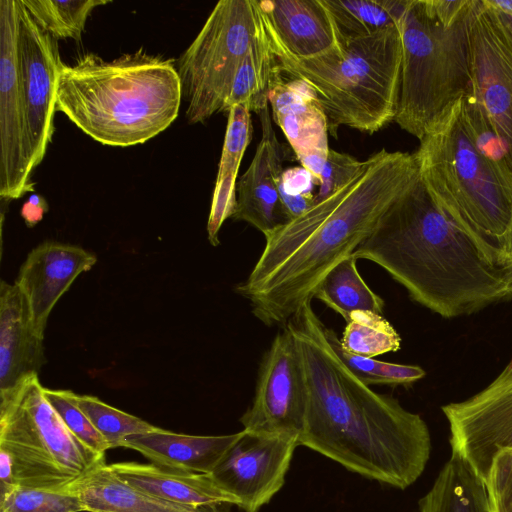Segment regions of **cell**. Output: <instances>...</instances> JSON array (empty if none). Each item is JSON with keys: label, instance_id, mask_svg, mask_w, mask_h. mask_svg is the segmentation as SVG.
Here are the masks:
<instances>
[{"label": "cell", "instance_id": "f35d334b", "mask_svg": "<svg viewBox=\"0 0 512 512\" xmlns=\"http://www.w3.org/2000/svg\"><path fill=\"white\" fill-rule=\"evenodd\" d=\"M494 9L512 16V0H485Z\"/></svg>", "mask_w": 512, "mask_h": 512}, {"label": "cell", "instance_id": "277c9868", "mask_svg": "<svg viewBox=\"0 0 512 512\" xmlns=\"http://www.w3.org/2000/svg\"><path fill=\"white\" fill-rule=\"evenodd\" d=\"M181 100L175 60L140 48L111 61L86 53L62 63L56 111L99 143L127 147L168 128Z\"/></svg>", "mask_w": 512, "mask_h": 512}, {"label": "cell", "instance_id": "44dd1931", "mask_svg": "<svg viewBox=\"0 0 512 512\" xmlns=\"http://www.w3.org/2000/svg\"><path fill=\"white\" fill-rule=\"evenodd\" d=\"M112 474L132 489L160 499L189 505H235L211 474L194 473L138 462L107 464Z\"/></svg>", "mask_w": 512, "mask_h": 512}, {"label": "cell", "instance_id": "6da1fadb", "mask_svg": "<svg viewBox=\"0 0 512 512\" xmlns=\"http://www.w3.org/2000/svg\"><path fill=\"white\" fill-rule=\"evenodd\" d=\"M286 326L297 344L308 394L299 446L368 479L402 490L412 485L430 457L426 422L351 373L311 301Z\"/></svg>", "mask_w": 512, "mask_h": 512}, {"label": "cell", "instance_id": "4fadbf2b", "mask_svg": "<svg viewBox=\"0 0 512 512\" xmlns=\"http://www.w3.org/2000/svg\"><path fill=\"white\" fill-rule=\"evenodd\" d=\"M298 437L240 431L210 473L244 512H258L283 487Z\"/></svg>", "mask_w": 512, "mask_h": 512}, {"label": "cell", "instance_id": "8d00e7d4", "mask_svg": "<svg viewBox=\"0 0 512 512\" xmlns=\"http://www.w3.org/2000/svg\"><path fill=\"white\" fill-rule=\"evenodd\" d=\"M48 209L49 205L45 198L37 193H32L23 203L20 214L27 227H34L43 219Z\"/></svg>", "mask_w": 512, "mask_h": 512}, {"label": "cell", "instance_id": "4dcf8cb0", "mask_svg": "<svg viewBox=\"0 0 512 512\" xmlns=\"http://www.w3.org/2000/svg\"><path fill=\"white\" fill-rule=\"evenodd\" d=\"M70 396L106 440L109 449L122 447L124 439L129 435L147 433L158 428L106 404L95 396L79 395L72 391Z\"/></svg>", "mask_w": 512, "mask_h": 512}, {"label": "cell", "instance_id": "5bb4252c", "mask_svg": "<svg viewBox=\"0 0 512 512\" xmlns=\"http://www.w3.org/2000/svg\"><path fill=\"white\" fill-rule=\"evenodd\" d=\"M470 92L506 147L512 164V32L485 0L469 30Z\"/></svg>", "mask_w": 512, "mask_h": 512}, {"label": "cell", "instance_id": "e0dca14e", "mask_svg": "<svg viewBox=\"0 0 512 512\" xmlns=\"http://www.w3.org/2000/svg\"><path fill=\"white\" fill-rule=\"evenodd\" d=\"M257 114L262 137L252 162L237 182V205L232 218L247 222L266 236L287 222L278 193L285 151L276 137L268 107Z\"/></svg>", "mask_w": 512, "mask_h": 512}, {"label": "cell", "instance_id": "9a60e30c", "mask_svg": "<svg viewBox=\"0 0 512 512\" xmlns=\"http://www.w3.org/2000/svg\"><path fill=\"white\" fill-rule=\"evenodd\" d=\"M18 59L26 113L28 158L42 162L54 132L56 93L62 65L57 39L42 30L18 0Z\"/></svg>", "mask_w": 512, "mask_h": 512}, {"label": "cell", "instance_id": "83f0119b", "mask_svg": "<svg viewBox=\"0 0 512 512\" xmlns=\"http://www.w3.org/2000/svg\"><path fill=\"white\" fill-rule=\"evenodd\" d=\"M340 344L351 354L374 358L399 350L401 337L383 314L356 311L346 321Z\"/></svg>", "mask_w": 512, "mask_h": 512}, {"label": "cell", "instance_id": "ac0fdd59", "mask_svg": "<svg viewBox=\"0 0 512 512\" xmlns=\"http://www.w3.org/2000/svg\"><path fill=\"white\" fill-rule=\"evenodd\" d=\"M268 101L275 123L283 131L301 166L319 185L329 153V131L312 90L301 80L285 77L281 72Z\"/></svg>", "mask_w": 512, "mask_h": 512}, {"label": "cell", "instance_id": "d6986e66", "mask_svg": "<svg viewBox=\"0 0 512 512\" xmlns=\"http://www.w3.org/2000/svg\"><path fill=\"white\" fill-rule=\"evenodd\" d=\"M43 338L33 325L27 301L14 284L0 285V393L39 375L45 363Z\"/></svg>", "mask_w": 512, "mask_h": 512}, {"label": "cell", "instance_id": "52a82bcc", "mask_svg": "<svg viewBox=\"0 0 512 512\" xmlns=\"http://www.w3.org/2000/svg\"><path fill=\"white\" fill-rule=\"evenodd\" d=\"M481 4L444 25L426 0H409L399 21L402 41L400 91L394 121L420 140L471 89L469 30Z\"/></svg>", "mask_w": 512, "mask_h": 512}, {"label": "cell", "instance_id": "7a4b0ae2", "mask_svg": "<svg viewBox=\"0 0 512 512\" xmlns=\"http://www.w3.org/2000/svg\"><path fill=\"white\" fill-rule=\"evenodd\" d=\"M419 177L414 153L382 149L342 188L266 235L252 271L236 287L253 315L267 326L286 325Z\"/></svg>", "mask_w": 512, "mask_h": 512}, {"label": "cell", "instance_id": "4316f807", "mask_svg": "<svg viewBox=\"0 0 512 512\" xmlns=\"http://www.w3.org/2000/svg\"><path fill=\"white\" fill-rule=\"evenodd\" d=\"M357 259L350 255L335 265L320 282L314 298L347 321L356 311L383 314L384 300L373 292L358 272Z\"/></svg>", "mask_w": 512, "mask_h": 512}, {"label": "cell", "instance_id": "30bf717a", "mask_svg": "<svg viewBox=\"0 0 512 512\" xmlns=\"http://www.w3.org/2000/svg\"><path fill=\"white\" fill-rule=\"evenodd\" d=\"M307 385L295 339L284 325L264 354L251 406L241 416L243 429L299 438L307 407Z\"/></svg>", "mask_w": 512, "mask_h": 512}, {"label": "cell", "instance_id": "2e32d148", "mask_svg": "<svg viewBox=\"0 0 512 512\" xmlns=\"http://www.w3.org/2000/svg\"><path fill=\"white\" fill-rule=\"evenodd\" d=\"M85 249L56 241L33 248L20 267L15 284L23 293L36 332L44 337L49 315L74 280L96 263Z\"/></svg>", "mask_w": 512, "mask_h": 512}, {"label": "cell", "instance_id": "8fae6325", "mask_svg": "<svg viewBox=\"0 0 512 512\" xmlns=\"http://www.w3.org/2000/svg\"><path fill=\"white\" fill-rule=\"evenodd\" d=\"M450 427L451 452L485 482L499 453L512 450V359L474 396L442 406Z\"/></svg>", "mask_w": 512, "mask_h": 512}, {"label": "cell", "instance_id": "f1b7e54d", "mask_svg": "<svg viewBox=\"0 0 512 512\" xmlns=\"http://www.w3.org/2000/svg\"><path fill=\"white\" fill-rule=\"evenodd\" d=\"M36 24L56 39L79 41L92 10L105 0H20Z\"/></svg>", "mask_w": 512, "mask_h": 512}, {"label": "cell", "instance_id": "5b68a950", "mask_svg": "<svg viewBox=\"0 0 512 512\" xmlns=\"http://www.w3.org/2000/svg\"><path fill=\"white\" fill-rule=\"evenodd\" d=\"M419 142L414 154L420 178L438 208L488 262L512 268L504 251L512 219V170L479 150L464 120L461 99Z\"/></svg>", "mask_w": 512, "mask_h": 512}, {"label": "cell", "instance_id": "cb8c5ba5", "mask_svg": "<svg viewBox=\"0 0 512 512\" xmlns=\"http://www.w3.org/2000/svg\"><path fill=\"white\" fill-rule=\"evenodd\" d=\"M419 512H491L485 482L457 453L451 452Z\"/></svg>", "mask_w": 512, "mask_h": 512}, {"label": "cell", "instance_id": "1f68e13d", "mask_svg": "<svg viewBox=\"0 0 512 512\" xmlns=\"http://www.w3.org/2000/svg\"><path fill=\"white\" fill-rule=\"evenodd\" d=\"M0 512H85V508L80 496L71 489L17 486L0 499Z\"/></svg>", "mask_w": 512, "mask_h": 512}, {"label": "cell", "instance_id": "7402d4cb", "mask_svg": "<svg viewBox=\"0 0 512 512\" xmlns=\"http://www.w3.org/2000/svg\"><path fill=\"white\" fill-rule=\"evenodd\" d=\"M239 435L240 432L194 436L158 427L151 432L127 436L122 447L138 451L156 465L210 474Z\"/></svg>", "mask_w": 512, "mask_h": 512}, {"label": "cell", "instance_id": "603a6c76", "mask_svg": "<svg viewBox=\"0 0 512 512\" xmlns=\"http://www.w3.org/2000/svg\"><path fill=\"white\" fill-rule=\"evenodd\" d=\"M69 489L80 496L85 512H228L230 505H189L146 495L116 478L107 464Z\"/></svg>", "mask_w": 512, "mask_h": 512}, {"label": "cell", "instance_id": "9c48e42d", "mask_svg": "<svg viewBox=\"0 0 512 512\" xmlns=\"http://www.w3.org/2000/svg\"><path fill=\"white\" fill-rule=\"evenodd\" d=\"M264 18L258 0H221L176 61L188 123L224 112L234 76Z\"/></svg>", "mask_w": 512, "mask_h": 512}, {"label": "cell", "instance_id": "d590c367", "mask_svg": "<svg viewBox=\"0 0 512 512\" xmlns=\"http://www.w3.org/2000/svg\"><path fill=\"white\" fill-rule=\"evenodd\" d=\"M363 161H359L347 153L329 149L327 160L323 167L318 193L314 204L326 199L347 184L360 170Z\"/></svg>", "mask_w": 512, "mask_h": 512}, {"label": "cell", "instance_id": "8992f818", "mask_svg": "<svg viewBox=\"0 0 512 512\" xmlns=\"http://www.w3.org/2000/svg\"><path fill=\"white\" fill-rule=\"evenodd\" d=\"M267 30L282 74L301 80L312 90L334 137L343 125L372 134L394 121L402 61L398 26L339 40L309 58L292 56L268 26Z\"/></svg>", "mask_w": 512, "mask_h": 512}, {"label": "cell", "instance_id": "484cf974", "mask_svg": "<svg viewBox=\"0 0 512 512\" xmlns=\"http://www.w3.org/2000/svg\"><path fill=\"white\" fill-rule=\"evenodd\" d=\"M409 0H322L338 39L360 38L398 26Z\"/></svg>", "mask_w": 512, "mask_h": 512}, {"label": "cell", "instance_id": "ab89813d", "mask_svg": "<svg viewBox=\"0 0 512 512\" xmlns=\"http://www.w3.org/2000/svg\"><path fill=\"white\" fill-rule=\"evenodd\" d=\"M504 251L507 263L512 267V219L504 239Z\"/></svg>", "mask_w": 512, "mask_h": 512}, {"label": "cell", "instance_id": "f546056e", "mask_svg": "<svg viewBox=\"0 0 512 512\" xmlns=\"http://www.w3.org/2000/svg\"><path fill=\"white\" fill-rule=\"evenodd\" d=\"M330 344L344 365L361 382L370 385H411L425 377L426 372L416 365L390 363L362 357L345 351L334 330L326 328Z\"/></svg>", "mask_w": 512, "mask_h": 512}, {"label": "cell", "instance_id": "74e56055", "mask_svg": "<svg viewBox=\"0 0 512 512\" xmlns=\"http://www.w3.org/2000/svg\"><path fill=\"white\" fill-rule=\"evenodd\" d=\"M17 486L11 456L0 448V499L11 493Z\"/></svg>", "mask_w": 512, "mask_h": 512}, {"label": "cell", "instance_id": "d4e9b609", "mask_svg": "<svg viewBox=\"0 0 512 512\" xmlns=\"http://www.w3.org/2000/svg\"><path fill=\"white\" fill-rule=\"evenodd\" d=\"M280 75L279 62L264 18L260 32L250 45L234 76L224 112H228L232 106L238 104L247 106L251 112L255 113L268 107L269 93Z\"/></svg>", "mask_w": 512, "mask_h": 512}, {"label": "cell", "instance_id": "7c38bea8", "mask_svg": "<svg viewBox=\"0 0 512 512\" xmlns=\"http://www.w3.org/2000/svg\"><path fill=\"white\" fill-rule=\"evenodd\" d=\"M18 0H0V196L33 192L18 59Z\"/></svg>", "mask_w": 512, "mask_h": 512}, {"label": "cell", "instance_id": "3957f363", "mask_svg": "<svg viewBox=\"0 0 512 512\" xmlns=\"http://www.w3.org/2000/svg\"><path fill=\"white\" fill-rule=\"evenodd\" d=\"M353 255L379 265L414 301L444 318L512 300V268L488 262L438 208L420 177Z\"/></svg>", "mask_w": 512, "mask_h": 512}, {"label": "cell", "instance_id": "ffe728a7", "mask_svg": "<svg viewBox=\"0 0 512 512\" xmlns=\"http://www.w3.org/2000/svg\"><path fill=\"white\" fill-rule=\"evenodd\" d=\"M259 3L269 30L294 57L316 56L339 41L322 0H265Z\"/></svg>", "mask_w": 512, "mask_h": 512}, {"label": "cell", "instance_id": "d6a6232c", "mask_svg": "<svg viewBox=\"0 0 512 512\" xmlns=\"http://www.w3.org/2000/svg\"><path fill=\"white\" fill-rule=\"evenodd\" d=\"M44 394L67 429L85 446L100 455H105L106 451L109 450L106 440L73 401L70 390H55L44 387Z\"/></svg>", "mask_w": 512, "mask_h": 512}, {"label": "cell", "instance_id": "836d02e7", "mask_svg": "<svg viewBox=\"0 0 512 512\" xmlns=\"http://www.w3.org/2000/svg\"><path fill=\"white\" fill-rule=\"evenodd\" d=\"M313 176L302 166L283 171L278 185L281 205L287 221L298 217L314 204Z\"/></svg>", "mask_w": 512, "mask_h": 512}, {"label": "cell", "instance_id": "ba28073f", "mask_svg": "<svg viewBox=\"0 0 512 512\" xmlns=\"http://www.w3.org/2000/svg\"><path fill=\"white\" fill-rule=\"evenodd\" d=\"M0 448L9 453L18 486L63 490L106 464L65 426L39 376L0 393Z\"/></svg>", "mask_w": 512, "mask_h": 512}, {"label": "cell", "instance_id": "60d3db41", "mask_svg": "<svg viewBox=\"0 0 512 512\" xmlns=\"http://www.w3.org/2000/svg\"><path fill=\"white\" fill-rule=\"evenodd\" d=\"M493 8V7H492ZM496 10V9H495ZM502 22L512 32V16L496 10Z\"/></svg>", "mask_w": 512, "mask_h": 512}, {"label": "cell", "instance_id": "e575fe53", "mask_svg": "<svg viewBox=\"0 0 512 512\" xmlns=\"http://www.w3.org/2000/svg\"><path fill=\"white\" fill-rule=\"evenodd\" d=\"M485 485L491 512H512V450L494 459Z\"/></svg>", "mask_w": 512, "mask_h": 512}]
</instances>
